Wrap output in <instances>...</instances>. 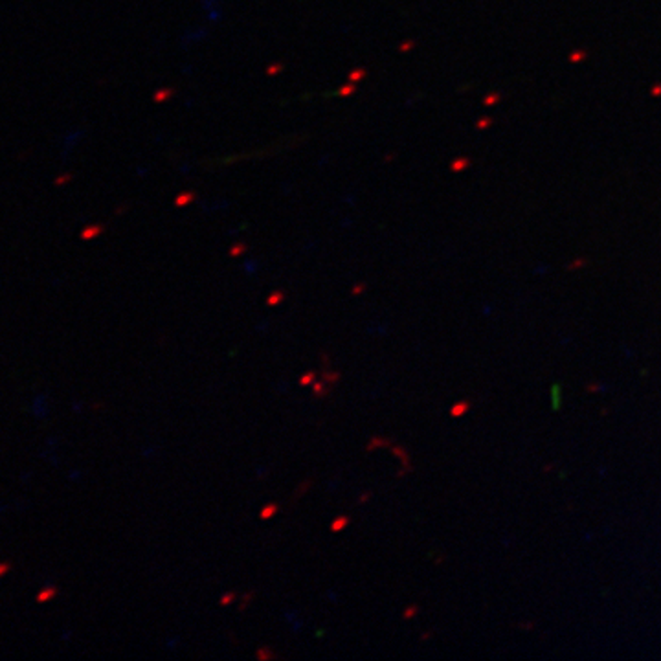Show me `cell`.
<instances>
[{
  "mask_svg": "<svg viewBox=\"0 0 661 661\" xmlns=\"http://www.w3.org/2000/svg\"><path fill=\"white\" fill-rule=\"evenodd\" d=\"M314 378H316V373L314 371H309V373H305L303 377L299 378V386H309V384H314Z\"/></svg>",
  "mask_w": 661,
  "mask_h": 661,
  "instance_id": "obj_5",
  "label": "cell"
},
{
  "mask_svg": "<svg viewBox=\"0 0 661 661\" xmlns=\"http://www.w3.org/2000/svg\"><path fill=\"white\" fill-rule=\"evenodd\" d=\"M415 612H417V608L415 606H410L406 612H404V619H410V617H414L415 615Z\"/></svg>",
  "mask_w": 661,
  "mask_h": 661,
  "instance_id": "obj_11",
  "label": "cell"
},
{
  "mask_svg": "<svg viewBox=\"0 0 661 661\" xmlns=\"http://www.w3.org/2000/svg\"><path fill=\"white\" fill-rule=\"evenodd\" d=\"M338 378H340V373H338V371H325V373H323V380L329 382V384H334V380H338Z\"/></svg>",
  "mask_w": 661,
  "mask_h": 661,
  "instance_id": "obj_7",
  "label": "cell"
},
{
  "mask_svg": "<svg viewBox=\"0 0 661 661\" xmlns=\"http://www.w3.org/2000/svg\"><path fill=\"white\" fill-rule=\"evenodd\" d=\"M53 597H57V588L55 586H46V588H43L39 593H37V603H48V601H51Z\"/></svg>",
  "mask_w": 661,
  "mask_h": 661,
  "instance_id": "obj_1",
  "label": "cell"
},
{
  "mask_svg": "<svg viewBox=\"0 0 661 661\" xmlns=\"http://www.w3.org/2000/svg\"><path fill=\"white\" fill-rule=\"evenodd\" d=\"M277 511H279V505H277V503H274V501H272V503H267L261 511V518L263 520H269V518H272V516L276 514Z\"/></svg>",
  "mask_w": 661,
  "mask_h": 661,
  "instance_id": "obj_2",
  "label": "cell"
},
{
  "mask_svg": "<svg viewBox=\"0 0 661 661\" xmlns=\"http://www.w3.org/2000/svg\"><path fill=\"white\" fill-rule=\"evenodd\" d=\"M347 523H349V516H345V514L338 516V518H334L333 523H331V531H334V533H338V531L343 529V527H345Z\"/></svg>",
  "mask_w": 661,
  "mask_h": 661,
  "instance_id": "obj_3",
  "label": "cell"
},
{
  "mask_svg": "<svg viewBox=\"0 0 661 661\" xmlns=\"http://www.w3.org/2000/svg\"><path fill=\"white\" fill-rule=\"evenodd\" d=\"M252 597H254V593H245V597H243V604H241V610L246 608L248 601H252Z\"/></svg>",
  "mask_w": 661,
  "mask_h": 661,
  "instance_id": "obj_10",
  "label": "cell"
},
{
  "mask_svg": "<svg viewBox=\"0 0 661 661\" xmlns=\"http://www.w3.org/2000/svg\"><path fill=\"white\" fill-rule=\"evenodd\" d=\"M255 658L257 660H272V658H276V652H272L269 647H259L257 648V652H255Z\"/></svg>",
  "mask_w": 661,
  "mask_h": 661,
  "instance_id": "obj_4",
  "label": "cell"
},
{
  "mask_svg": "<svg viewBox=\"0 0 661 661\" xmlns=\"http://www.w3.org/2000/svg\"><path fill=\"white\" fill-rule=\"evenodd\" d=\"M11 569V564L9 562H0V577H4L6 573H9Z\"/></svg>",
  "mask_w": 661,
  "mask_h": 661,
  "instance_id": "obj_9",
  "label": "cell"
},
{
  "mask_svg": "<svg viewBox=\"0 0 661 661\" xmlns=\"http://www.w3.org/2000/svg\"><path fill=\"white\" fill-rule=\"evenodd\" d=\"M235 599H237V593H235V591H228L224 597H220V604H222V606H228V604H232Z\"/></svg>",
  "mask_w": 661,
  "mask_h": 661,
  "instance_id": "obj_8",
  "label": "cell"
},
{
  "mask_svg": "<svg viewBox=\"0 0 661 661\" xmlns=\"http://www.w3.org/2000/svg\"><path fill=\"white\" fill-rule=\"evenodd\" d=\"M314 395L316 397H323L325 393H327V390H325V380H321V382H314Z\"/></svg>",
  "mask_w": 661,
  "mask_h": 661,
  "instance_id": "obj_6",
  "label": "cell"
},
{
  "mask_svg": "<svg viewBox=\"0 0 661 661\" xmlns=\"http://www.w3.org/2000/svg\"><path fill=\"white\" fill-rule=\"evenodd\" d=\"M369 498H371V492H366V494H362V496H360V500H358V505L366 503V501L369 500Z\"/></svg>",
  "mask_w": 661,
  "mask_h": 661,
  "instance_id": "obj_12",
  "label": "cell"
}]
</instances>
